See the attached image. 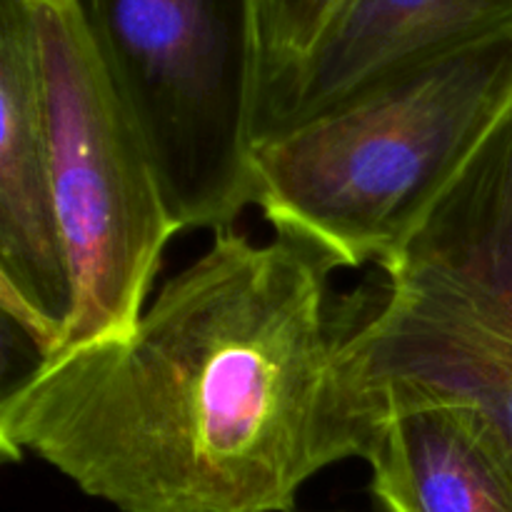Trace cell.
I'll list each match as a JSON object with an SVG mask.
<instances>
[{"instance_id": "8992f818", "label": "cell", "mask_w": 512, "mask_h": 512, "mask_svg": "<svg viewBox=\"0 0 512 512\" xmlns=\"http://www.w3.org/2000/svg\"><path fill=\"white\" fill-rule=\"evenodd\" d=\"M358 398L378 420L365 463L380 512H512V448L478 405L405 385Z\"/></svg>"}, {"instance_id": "9c48e42d", "label": "cell", "mask_w": 512, "mask_h": 512, "mask_svg": "<svg viewBox=\"0 0 512 512\" xmlns=\"http://www.w3.org/2000/svg\"><path fill=\"white\" fill-rule=\"evenodd\" d=\"M345 370L358 393L405 385L478 405L512 448V345L435 300L385 285Z\"/></svg>"}, {"instance_id": "30bf717a", "label": "cell", "mask_w": 512, "mask_h": 512, "mask_svg": "<svg viewBox=\"0 0 512 512\" xmlns=\"http://www.w3.org/2000/svg\"><path fill=\"white\" fill-rule=\"evenodd\" d=\"M345 3L348 0H273L268 85L318 45Z\"/></svg>"}, {"instance_id": "6da1fadb", "label": "cell", "mask_w": 512, "mask_h": 512, "mask_svg": "<svg viewBox=\"0 0 512 512\" xmlns=\"http://www.w3.org/2000/svg\"><path fill=\"white\" fill-rule=\"evenodd\" d=\"M335 273L303 240L220 230L133 333L3 388L0 453L120 512H295L375 433L343 360L380 293H338Z\"/></svg>"}, {"instance_id": "ba28073f", "label": "cell", "mask_w": 512, "mask_h": 512, "mask_svg": "<svg viewBox=\"0 0 512 512\" xmlns=\"http://www.w3.org/2000/svg\"><path fill=\"white\" fill-rule=\"evenodd\" d=\"M383 270L512 345V108Z\"/></svg>"}, {"instance_id": "52a82bcc", "label": "cell", "mask_w": 512, "mask_h": 512, "mask_svg": "<svg viewBox=\"0 0 512 512\" xmlns=\"http://www.w3.org/2000/svg\"><path fill=\"white\" fill-rule=\"evenodd\" d=\"M508 30L512 0H348L318 45L268 85L258 140L395 70Z\"/></svg>"}, {"instance_id": "277c9868", "label": "cell", "mask_w": 512, "mask_h": 512, "mask_svg": "<svg viewBox=\"0 0 512 512\" xmlns=\"http://www.w3.org/2000/svg\"><path fill=\"white\" fill-rule=\"evenodd\" d=\"M28 5L43 70L55 203L75 290L60 345L68 350L133 333L165 248L183 228L73 0Z\"/></svg>"}, {"instance_id": "3957f363", "label": "cell", "mask_w": 512, "mask_h": 512, "mask_svg": "<svg viewBox=\"0 0 512 512\" xmlns=\"http://www.w3.org/2000/svg\"><path fill=\"white\" fill-rule=\"evenodd\" d=\"M183 230L253 205L273 0H73Z\"/></svg>"}, {"instance_id": "7a4b0ae2", "label": "cell", "mask_w": 512, "mask_h": 512, "mask_svg": "<svg viewBox=\"0 0 512 512\" xmlns=\"http://www.w3.org/2000/svg\"><path fill=\"white\" fill-rule=\"evenodd\" d=\"M512 108V30L400 68L253 150V205L338 270L385 265Z\"/></svg>"}, {"instance_id": "5b68a950", "label": "cell", "mask_w": 512, "mask_h": 512, "mask_svg": "<svg viewBox=\"0 0 512 512\" xmlns=\"http://www.w3.org/2000/svg\"><path fill=\"white\" fill-rule=\"evenodd\" d=\"M73 303L35 20L28 0H0V305L43 363L63 345Z\"/></svg>"}]
</instances>
